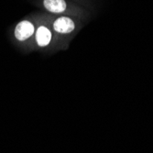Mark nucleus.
Wrapping results in <instances>:
<instances>
[{"label": "nucleus", "instance_id": "obj_1", "mask_svg": "<svg viewBox=\"0 0 153 153\" xmlns=\"http://www.w3.org/2000/svg\"><path fill=\"white\" fill-rule=\"evenodd\" d=\"M33 33H34V26L30 21L27 20L19 22L17 25L15 30V37L20 41L29 39Z\"/></svg>", "mask_w": 153, "mask_h": 153}, {"label": "nucleus", "instance_id": "obj_2", "mask_svg": "<svg viewBox=\"0 0 153 153\" xmlns=\"http://www.w3.org/2000/svg\"><path fill=\"white\" fill-rule=\"evenodd\" d=\"M53 27L55 31H57L58 33H62V34H67L72 32L74 27V22L67 17H62L59 18L58 19H56V21L53 24Z\"/></svg>", "mask_w": 153, "mask_h": 153}, {"label": "nucleus", "instance_id": "obj_3", "mask_svg": "<svg viewBox=\"0 0 153 153\" xmlns=\"http://www.w3.org/2000/svg\"><path fill=\"white\" fill-rule=\"evenodd\" d=\"M43 5L47 10L52 13H62L67 7L64 0H44Z\"/></svg>", "mask_w": 153, "mask_h": 153}, {"label": "nucleus", "instance_id": "obj_4", "mask_svg": "<svg viewBox=\"0 0 153 153\" xmlns=\"http://www.w3.org/2000/svg\"><path fill=\"white\" fill-rule=\"evenodd\" d=\"M37 43L40 47L47 46L51 39V33L45 27H39L36 33Z\"/></svg>", "mask_w": 153, "mask_h": 153}]
</instances>
